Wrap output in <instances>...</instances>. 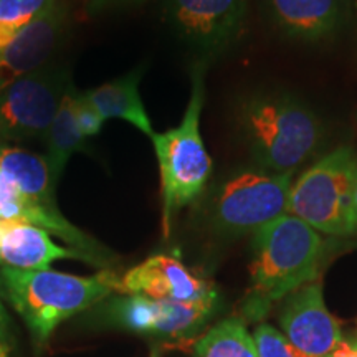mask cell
I'll use <instances>...</instances> for the list:
<instances>
[{"instance_id": "9c48e42d", "label": "cell", "mask_w": 357, "mask_h": 357, "mask_svg": "<svg viewBox=\"0 0 357 357\" xmlns=\"http://www.w3.org/2000/svg\"><path fill=\"white\" fill-rule=\"evenodd\" d=\"M248 0H166V17L177 37L204 55L229 50L242 37Z\"/></svg>"}, {"instance_id": "5bb4252c", "label": "cell", "mask_w": 357, "mask_h": 357, "mask_svg": "<svg viewBox=\"0 0 357 357\" xmlns=\"http://www.w3.org/2000/svg\"><path fill=\"white\" fill-rule=\"evenodd\" d=\"M0 218L32 223L47 230L48 234L56 235L58 238L68 243L70 248L82 252L93 261V265L102 270H108L113 263V253L108 248L66 220L61 212H48L42 205L26 197L2 172H0Z\"/></svg>"}, {"instance_id": "8fae6325", "label": "cell", "mask_w": 357, "mask_h": 357, "mask_svg": "<svg viewBox=\"0 0 357 357\" xmlns=\"http://www.w3.org/2000/svg\"><path fill=\"white\" fill-rule=\"evenodd\" d=\"M118 294H141L164 301H202L218 296L211 281L195 275L178 258L158 253L119 276Z\"/></svg>"}, {"instance_id": "44dd1931", "label": "cell", "mask_w": 357, "mask_h": 357, "mask_svg": "<svg viewBox=\"0 0 357 357\" xmlns=\"http://www.w3.org/2000/svg\"><path fill=\"white\" fill-rule=\"evenodd\" d=\"M258 357H300L280 329L260 323L253 333Z\"/></svg>"}, {"instance_id": "d4e9b609", "label": "cell", "mask_w": 357, "mask_h": 357, "mask_svg": "<svg viewBox=\"0 0 357 357\" xmlns=\"http://www.w3.org/2000/svg\"><path fill=\"white\" fill-rule=\"evenodd\" d=\"M331 357H357V342L356 341H342L341 344L336 347Z\"/></svg>"}, {"instance_id": "f1b7e54d", "label": "cell", "mask_w": 357, "mask_h": 357, "mask_svg": "<svg viewBox=\"0 0 357 357\" xmlns=\"http://www.w3.org/2000/svg\"><path fill=\"white\" fill-rule=\"evenodd\" d=\"M354 341H356V342H357V336H356V337H354Z\"/></svg>"}, {"instance_id": "2e32d148", "label": "cell", "mask_w": 357, "mask_h": 357, "mask_svg": "<svg viewBox=\"0 0 357 357\" xmlns=\"http://www.w3.org/2000/svg\"><path fill=\"white\" fill-rule=\"evenodd\" d=\"M142 73L144 68L141 66L121 78H116L95 89H88L83 95L105 121L123 119L151 137L154 134L153 123L139 93Z\"/></svg>"}, {"instance_id": "ac0fdd59", "label": "cell", "mask_w": 357, "mask_h": 357, "mask_svg": "<svg viewBox=\"0 0 357 357\" xmlns=\"http://www.w3.org/2000/svg\"><path fill=\"white\" fill-rule=\"evenodd\" d=\"M77 98L78 91L73 84H70L61 98L55 118L43 137L45 146H47L45 160H47L53 181L56 184L61 174L65 172L71 155L86 149L88 139L83 136L77 118Z\"/></svg>"}, {"instance_id": "6da1fadb", "label": "cell", "mask_w": 357, "mask_h": 357, "mask_svg": "<svg viewBox=\"0 0 357 357\" xmlns=\"http://www.w3.org/2000/svg\"><path fill=\"white\" fill-rule=\"evenodd\" d=\"M235 118L253 164L268 171L294 174L326 142L321 116L281 89L250 93L238 102Z\"/></svg>"}, {"instance_id": "e0dca14e", "label": "cell", "mask_w": 357, "mask_h": 357, "mask_svg": "<svg viewBox=\"0 0 357 357\" xmlns=\"http://www.w3.org/2000/svg\"><path fill=\"white\" fill-rule=\"evenodd\" d=\"M0 172L48 212H60L55 199L56 182L53 181L45 155L0 142Z\"/></svg>"}, {"instance_id": "cb8c5ba5", "label": "cell", "mask_w": 357, "mask_h": 357, "mask_svg": "<svg viewBox=\"0 0 357 357\" xmlns=\"http://www.w3.org/2000/svg\"><path fill=\"white\" fill-rule=\"evenodd\" d=\"M137 2H144V0H88L86 12L89 15H96V13L108 10V8L123 7V6H129V3H137Z\"/></svg>"}, {"instance_id": "52a82bcc", "label": "cell", "mask_w": 357, "mask_h": 357, "mask_svg": "<svg viewBox=\"0 0 357 357\" xmlns=\"http://www.w3.org/2000/svg\"><path fill=\"white\" fill-rule=\"evenodd\" d=\"M217 307L218 296L182 303L153 300L141 294H111L98 305L96 316L113 328L176 341L197 334Z\"/></svg>"}, {"instance_id": "ba28073f", "label": "cell", "mask_w": 357, "mask_h": 357, "mask_svg": "<svg viewBox=\"0 0 357 357\" xmlns=\"http://www.w3.org/2000/svg\"><path fill=\"white\" fill-rule=\"evenodd\" d=\"M71 84L65 70L43 66L0 91V142L45 137Z\"/></svg>"}, {"instance_id": "7c38bea8", "label": "cell", "mask_w": 357, "mask_h": 357, "mask_svg": "<svg viewBox=\"0 0 357 357\" xmlns=\"http://www.w3.org/2000/svg\"><path fill=\"white\" fill-rule=\"evenodd\" d=\"M68 8L63 0L35 19L0 52V91L43 68L65 33Z\"/></svg>"}, {"instance_id": "603a6c76", "label": "cell", "mask_w": 357, "mask_h": 357, "mask_svg": "<svg viewBox=\"0 0 357 357\" xmlns=\"http://www.w3.org/2000/svg\"><path fill=\"white\" fill-rule=\"evenodd\" d=\"M12 352L10 324H8L7 312L0 303V357H8Z\"/></svg>"}, {"instance_id": "7402d4cb", "label": "cell", "mask_w": 357, "mask_h": 357, "mask_svg": "<svg viewBox=\"0 0 357 357\" xmlns=\"http://www.w3.org/2000/svg\"><path fill=\"white\" fill-rule=\"evenodd\" d=\"M77 118L79 129H82L83 136L86 137V139L100 134L102 124H105V119L98 114V111L93 108L91 102L84 98L83 93H78L77 98Z\"/></svg>"}, {"instance_id": "8992f818", "label": "cell", "mask_w": 357, "mask_h": 357, "mask_svg": "<svg viewBox=\"0 0 357 357\" xmlns=\"http://www.w3.org/2000/svg\"><path fill=\"white\" fill-rule=\"evenodd\" d=\"M356 174V151L351 146L336 147L293 178L288 213L321 235L352 238Z\"/></svg>"}, {"instance_id": "277c9868", "label": "cell", "mask_w": 357, "mask_h": 357, "mask_svg": "<svg viewBox=\"0 0 357 357\" xmlns=\"http://www.w3.org/2000/svg\"><path fill=\"white\" fill-rule=\"evenodd\" d=\"M205 63H195L190 73V98L176 128L151 136L160 174L164 235L181 208L202 197L211 181L213 162L205 147L200 119L205 102Z\"/></svg>"}, {"instance_id": "7a4b0ae2", "label": "cell", "mask_w": 357, "mask_h": 357, "mask_svg": "<svg viewBox=\"0 0 357 357\" xmlns=\"http://www.w3.org/2000/svg\"><path fill=\"white\" fill-rule=\"evenodd\" d=\"M250 288L242 311L261 321L276 303L318 280L328 245L324 236L291 213H284L252 235Z\"/></svg>"}, {"instance_id": "30bf717a", "label": "cell", "mask_w": 357, "mask_h": 357, "mask_svg": "<svg viewBox=\"0 0 357 357\" xmlns=\"http://www.w3.org/2000/svg\"><path fill=\"white\" fill-rule=\"evenodd\" d=\"M280 326L300 357H331L344 341L341 324L326 307L319 278L281 301Z\"/></svg>"}, {"instance_id": "ffe728a7", "label": "cell", "mask_w": 357, "mask_h": 357, "mask_svg": "<svg viewBox=\"0 0 357 357\" xmlns=\"http://www.w3.org/2000/svg\"><path fill=\"white\" fill-rule=\"evenodd\" d=\"M56 0H0V52Z\"/></svg>"}, {"instance_id": "4316f807", "label": "cell", "mask_w": 357, "mask_h": 357, "mask_svg": "<svg viewBox=\"0 0 357 357\" xmlns=\"http://www.w3.org/2000/svg\"><path fill=\"white\" fill-rule=\"evenodd\" d=\"M351 12L356 19V25H357V0H351Z\"/></svg>"}, {"instance_id": "484cf974", "label": "cell", "mask_w": 357, "mask_h": 357, "mask_svg": "<svg viewBox=\"0 0 357 357\" xmlns=\"http://www.w3.org/2000/svg\"><path fill=\"white\" fill-rule=\"evenodd\" d=\"M352 208H354V235H352V240H357V174L354 184V204H352Z\"/></svg>"}, {"instance_id": "4fadbf2b", "label": "cell", "mask_w": 357, "mask_h": 357, "mask_svg": "<svg viewBox=\"0 0 357 357\" xmlns=\"http://www.w3.org/2000/svg\"><path fill=\"white\" fill-rule=\"evenodd\" d=\"M278 32L301 43H323L336 37L351 13V0H263Z\"/></svg>"}, {"instance_id": "83f0119b", "label": "cell", "mask_w": 357, "mask_h": 357, "mask_svg": "<svg viewBox=\"0 0 357 357\" xmlns=\"http://www.w3.org/2000/svg\"><path fill=\"white\" fill-rule=\"evenodd\" d=\"M151 357H160V354H159V352L158 351H153V352H151Z\"/></svg>"}, {"instance_id": "3957f363", "label": "cell", "mask_w": 357, "mask_h": 357, "mask_svg": "<svg viewBox=\"0 0 357 357\" xmlns=\"http://www.w3.org/2000/svg\"><path fill=\"white\" fill-rule=\"evenodd\" d=\"M118 291L119 275L109 268L93 276H77L48 268L0 266V293L29 326L38 349L47 344L58 324Z\"/></svg>"}, {"instance_id": "d6986e66", "label": "cell", "mask_w": 357, "mask_h": 357, "mask_svg": "<svg viewBox=\"0 0 357 357\" xmlns=\"http://www.w3.org/2000/svg\"><path fill=\"white\" fill-rule=\"evenodd\" d=\"M194 357H258L255 341L242 318L217 323L199 337Z\"/></svg>"}, {"instance_id": "5b68a950", "label": "cell", "mask_w": 357, "mask_h": 357, "mask_svg": "<svg viewBox=\"0 0 357 357\" xmlns=\"http://www.w3.org/2000/svg\"><path fill=\"white\" fill-rule=\"evenodd\" d=\"M293 174L252 166L236 167L204 192L205 225L220 238L253 235L288 213Z\"/></svg>"}, {"instance_id": "9a60e30c", "label": "cell", "mask_w": 357, "mask_h": 357, "mask_svg": "<svg viewBox=\"0 0 357 357\" xmlns=\"http://www.w3.org/2000/svg\"><path fill=\"white\" fill-rule=\"evenodd\" d=\"M56 260H78L93 265V261L78 250L53 242L47 230L32 223L0 218V266L47 270Z\"/></svg>"}]
</instances>
